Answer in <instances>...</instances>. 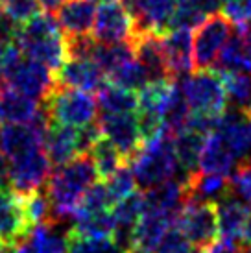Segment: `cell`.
I'll return each mask as SVG.
<instances>
[{"label":"cell","instance_id":"obj_23","mask_svg":"<svg viewBox=\"0 0 251 253\" xmlns=\"http://www.w3.org/2000/svg\"><path fill=\"white\" fill-rule=\"evenodd\" d=\"M174 224V220L157 212L144 211L140 216L139 224L135 227L133 235V248L142 253H155L159 242L163 240L165 233L170 229V225Z\"/></svg>","mask_w":251,"mask_h":253},{"label":"cell","instance_id":"obj_30","mask_svg":"<svg viewBox=\"0 0 251 253\" xmlns=\"http://www.w3.org/2000/svg\"><path fill=\"white\" fill-rule=\"evenodd\" d=\"M133 59H135V46L131 41L98 42L92 54V61L104 71L105 76Z\"/></svg>","mask_w":251,"mask_h":253},{"label":"cell","instance_id":"obj_26","mask_svg":"<svg viewBox=\"0 0 251 253\" xmlns=\"http://www.w3.org/2000/svg\"><path fill=\"white\" fill-rule=\"evenodd\" d=\"M39 107L41 106L37 104V100L4 85L0 113H2V120L6 124H30L39 111Z\"/></svg>","mask_w":251,"mask_h":253},{"label":"cell","instance_id":"obj_8","mask_svg":"<svg viewBox=\"0 0 251 253\" xmlns=\"http://www.w3.org/2000/svg\"><path fill=\"white\" fill-rule=\"evenodd\" d=\"M98 122H100L105 139L113 142V146L122 154L127 165H131V161L144 146L137 115H133V113H102Z\"/></svg>","mask_w":251,"mask_h":253},{"label":"cell","instance_id":"obj_59","mask_svg":"<svg viewBox=\"0 0 251 253\" xmlns=\"http://www.w3.org/2000/svg\"><path fill=\"white\" fill-rule=\"evenodd\" d=\"M222 2H227V0H222Z\"/></svg>","mask_w":251,"mask_h":253},{"label":"cell","instance_id":"obj_34","mask_svg":"<svg viewBox=\"0 0 251 253\" xmlns=\"http://www.w3.org/2000/svg\"><path fill=\"white\" fill-rule=\"evenodd\" d=\"M89 155H91L92 161H94V167H96V172L100 179L111 177L117 170L122 169L124 165H127L126 159L122 157V154H120L119 150L113 146V142L107 141L105 137H102V139L92 146Z\"/></svg>","mask_w":251,"mask_h":253},{"label":"cell","instance_id":"obj_15","mask_svg":"<svg viewBox=\"0 0 251 253\" xmlns=\"http://www.w3.org/2000/svg\"><path fill=\"white\" fill-rule=\"evenodd\" d=\"M113 220H115V233H113V240L119 244L124 252L133 248V235H135V227L139 224L140 216L144 212V198L142 192L135 190L131 196L119 202L111 209Z\"/></svg>","mask_w":251,"mask_h":253},{"label":"cell","instance_id":"obj_55","mask_svg":"<svg viewBox=\"0 0 251 253\" xmlns=\"http://www.w3.org/2000/svg\"><path fill=\"white\" fill-rule=\"evenodd\" d=\"M248 115L251 117V104H250V107H248Z\"/></svg>","mask_w":251,"mask_h":253},{"label":"cell","instance_id":"obj_57","mask_svg":"<svg viewBox=\"0 0 251 253\" xmlns=\"http://www.w3.org/2000/svg\"><path fill=\"white\" fill-rule=\"evenodd\" d=\"M104 2H113V0H104Z\"/></svg>","mask_w":251,"mask_h":253},{"label":"cell","instance_id":"obj_48","mask_svg":"<svg viewBox=\"0 0 251 253\" xmlns=\"http://www.w3.org/2000/svg\"><path fill=\"white\" fill-rule=\"evenodd\" d=\"M0 189H9V165L2 150H0Z\"/></svg>","mask_w":251,"mask_h":253},{"label":"cell","instance_id":"obj_36","mask_svg":"<svg viewBox=\"0 0 251 253\" xmlns=\"http://www.w3.org/2000/svg\"><path fill=\"white\" fill-rule=\"evenodd\" d=\"M225 85V92H227V100H229L233 107L244 109L251 104V74L250 72H223L220 74Z\"/></svg>","mask_w":251,"mask_h":253},{"label":"cell","instance_id":"obj_24","mask_svg":"<svg viewBox=\"0 0 251 253\" xmlns=\"http://www.w3.org/2000/svg\"><path fill=\"white\" fill-rule=\"evenodd\" d=\"M177 4H179V0H146L142 13L135 21L137 36L140 34L163 36L165 32H168V24H170V19H172Z\"/></svg>","mask_w":251,"mask_h":253},{"label":"cell","instance_id":"obj_42","mask_svg":"<svg viewBox=\"0 0 251 253\" xmlns=\"http://www.w3.org/2000/svg\"><path fill=\"white\" fill-rule=\"evenodd\" d=\"M69 253H126L113 239H82L69 233Z\"/></svg>","mask_w":251,"mask_h":253},{"label":"cell","instance_id":"obj_41","mask_svg":"<svg viewBox=\"0 0 251 253\" xmlns=\"http://www.w3.org/2000/svg\"><path fill=\"white\" fill-rule=\"evenodd\" d=\"M229 190L233 196L251 207V159L240 161L229 176Z\"/></svg>","mask_w":251,"mask_h":253},{"label":"cell","instance_id":"obj_33","mask_svg":"<svg viewBox=\"0 0 251 253\" xmlns=\"http://www.w3.org/2000/svg\"><path fill=\"white\" fill-rule=\"evenodd\" d=\"M21 198L22 212L24 218L28 222L30 229H34L41 224H48L54 222V212H52V204H50V198L46 194V189L42 187L39 190H34L30 194H24Z\"/></svg>","mask_w":251,"mask_h":253},{"label":"cell","instance_id":"obj_28","mask_svg":"<svg viewBox=\"0 0 251 253\" xmlns=\"http://www.w3.org/2000/svg\"><path fill=\"white\" fill-rule=\"evenodd\" d=\"M70 235L82 239H113L115 220L111 211L76 214L69 229Z\"/></svg>","mask_w":251,"mask_h":253},{"label":"cell","instance_id":"obj_11","mask_svg":"<svg viewBox=\"0 0 251 253\" xmlns=\"http://www.w3.org/2000/svg\"><path fill=\"white\" fill-rule=\"evenodd\" d=\"M6 87L15 89L17 92H22L34 100H44L56 87L54 72L42 63H37L30 57L22 56L19 63L13 67L6 78Z\"/></svg>","mask_w":251,"mask_h":253},{"label":"cell","instance_id":"obj_9","mask_svg":"<svg viewBox=\"0 0 251 253\" xmlns=\"http://www.w3.org/2000/svg\"><path fill=\"white\" fill-rule=\"evenodd\" d=\"M137 36V24L131 13L120 0L102 2L96 7L92 37L98 42H122L133 41Z\"/></svg>","mask_w":251,"mask_h":253},{"label":"cell","instance_id":"obj_2","mask_svg":"<svg viewBox=\"0 0 251 253\" xmlns=\"http://www.w3.org/2000/svg\"><path fill=\"white\" fill-rule=\"evenodd\" d=\"M17 44L22 56L42 63L56 74L69 59L67 36L54 15L39 13L28 22L21 24L17 34Z\"/></svg>","mask_w":251,"mask_h":253},{"label":"cell","instance_id":"obj_21","mask_svg":"<svg viewBox=\"0 0 251 253\" xmlns=\"http://www.w3.org/2000/svg\"><path fill=\"white\" fill-rule=\"evenodd\" d=\"M42 148L54 167H61L80 155L78 148V129L52 122L48 133L42 141Z\"/></svg>","mask_w":251,"mask_h":253},{"label":"cell","instance_id":"obj_10","mask_svg":"<svg viewBox=\"0 0 251 253\" xmlns=\"http://www.w3.org/2000/svg\"><path fill=\"white\" fill-rule=\"evenodd\" d=\"M52 174V163L44 148H39L32 154L13 159L9 165V189L19 196L30 194L34 190L46 187Z\"/></svg>","mask_w":251,"mask_h":253},{"label":"cell","instance_id":"obj_29","mask_svg":"<svg viewBox=\"0 0 251 253\" xmlns=\"http://www.w3.org/2000/svg\"><path fill=\"white\" fill-rule=\"evenodd\" d=\"M96 104L102 113H137L139 92L105 82L98 91Z\"/></svg>","mask_w":251,"mask_h":253},{"label":"cell","instance_id":"obj_44","mask_svg":"<svg viewBox=\"0 0 251 253\" xmlns=\"http://www.w3.org/2000/svg\"><path fill=\"white\" fill-rule=\"evenodd\" d=\"M2 9L13 19L19 26L34 19L35 15L41 13V2L39 0H0Z\"/></svg>","mask_w":251,"mask_h":253},{"label":"cell","instance_id":"obj_32","mask_svg":"<svg viewBox=\"0 0 251 253\" xmlns=\"http://www.w3.org/2000/svg\"><path fill=\"white\" fill-rule=\"evenodd\" d=\"M175 89V80H155L148 82L139 91V111L155 113L163 119V111Z\"/></svg>","mask_w":251,"mask_h":253},{"label":"cell","instance_id":"obj_1","mask_svg":"<svg viewBox=\"0 0 251 253\" xmlns=\"http://www.w3.org/2000/svg\"><path fill=\"white\" fill-rule=\"evenodd\" d=\"M94 161L89 154L78 155L72 161L65 163L50 174L46 183V194L52 204V212L56 222H69L72 225L74 214L80 209L85 192L92 183L98 181Z\"/></svg>","mask_w":251,"mask_h":253},{"label":"cell","instance_id":"obj_19","mask_svg":"<svg viewBox=\"0 0 251 253\" xmlns=\"http://www.w3.org/2000/svg\"><path fill=\"white\" fill-rule=\"evenodd\" d=\"M42 148V137L32 124H2L0 126V150L11 161Z\"/></svg>","mask_w":251,"mask_h":253},{"label":"cell","instance_id":"obj_39","mask_svg":"<svg viewBox=\"0 0 251 253\" xmlns=\"http://www.w3.org/2000/svg\"><path fill=\"white\" fill-rule=\"evenodd\" d=\"M111 207L113 204H111V198H109V192H107V187H105V181L104 179H98L85 192V196L82 200V204H80V209L76 211V214L111 211Z\"/></svg>","mask_w":251,"mask_h":253},{"label":"cell","instance_id":"obj_18","mask_svg":"<svg viewBox=\"0 0 251 253\" xmlns=\"http://www.w3.org/2000/svg\"><path fill=\"white\" fill-rule=\"evenodd\" d=\"M96 0H67L56 11V19L67 37L85 36L94 26Z\"/></svg>","mask_w":251,"mask_h":253},{"label":"cell","instance_id":"obj_20","mask_svg":"<svg viewBox=\"0 0 251 253\" xmlns=\"http://www.w3.org/2000/svg\"><path fill=\"white\" fill-rule=\"evenodd\" d=\"M216 211H218V229H220V239L229 240L233 244H240V233L244 227L246 220L251 214V207L238 200L233 194L223 196L220 202H216Z\"/></svg>","mask_w":251,"mask_h":253},{"label":"cell","instance_id":"obj_16","mask_svg":"<svg viewBox=\"0 0 251 253\" xmlns=\"http://www.w3.org/2000/svg\"><path fill=\"white\" fill-rule=\"evenodd\" d=\"M30 233L19 194L11 189H0V239L19 244Z\"/></svg>","mask_w":251,"mask_h":253},{"label":"cell","instance_id":"obj_46","mask_svg":"<svg viewBox=\"0 0 251 253\" xmlns=\"http://www.w3.org/2000/svg\"><path fill=\"white\" fill-rule=\"evenodd\" d=\"M19 28L21 26L0 7V46H6L9 42H15Z\"/></svg>","mask_w":251,"mask_h":253},{"label":"cell","instance_id":"obj_12","mask_svg":"<svg viewBox=\"0 0 251 253\" xmlns=\"http://www.w3.org/2000/svg\"><path fill=\"white\" fill-rule=\"evenodd\" d=\"M142 198H144V211L172 218L175 224V218L190 196H188L187 183L177 177H172L152 189L142 190Z\"/></svg>","mask_w":251,"mask_h":253},{"label":"cell","instance_id":"obj_14","mask_svg":"<svg viewBox=\"0 0 251 253\" xmlns=\"http://www.w3.org/2000/svg\"><path fill=\"white\" fill-rule=\"evenodd\" d=\"M54 78L56 85L85 92L100 91V87L107 82L104 71L92 59H78V57H69L61 69L54 74Z\"/></svg>","mask_w":251,"mask_h":253},{"label":"cell","instance_id":"obj_49","mask_svg":"<svg viewBox=\"0 0 251 253\" xmlns=\"http://www.w3.org/2000/svg\"><path fill=\"white\" fill-rule=\"evenodd\" d=\"M242 32V37H244V46H246V59H248V72L251 74V24L248 26H242L238 28Z\"/></svg>","mask_w":251,"mask_h":253},{"label":"cell","instance_id":"obj_35","mask_svg":"<svg viewBox=\"0 0 251 253\" xmlns=\"http://www.w3.org/2000/svg\"><path fill=\"white\" fill-rule=\"evenodd\" d=\"M188 117H190V107L187 104V98L181 91V85L175 82V89L168 100L167 107L163 111V124L172 135L179 133L187 127Z\"/></svg>","mask_w":251,"mask_h":253},{"label":"cell","instance_id":"obj_53","mask_svg":"<svg viewBox=\"0 0 251 253\" xmlns=\"http://www.w3.org/2000/svg\"><path fill=\"white\" fill-rule=\"evenodd\" d=\"M2 87L4 85H0V107H2ZM0 120H2V113H0Z\"/></svg>","mask_w":251,"mask_h":253},{"label":"cell","instance_id":"obj_52","mask_svg":"<svg viewBox=\"0 0 251 253\" xmlns=\"http://www.w3.org/2000/svg\"><path fill=\"white\" fill-rule=\"evenodd\" d=\"M0 253H17V242L0 239Z\"/></svg>","mask_w":251,"mask_h":253},{"label":"cell","instance_id":"obj_27","mask_svg":"<svg viewBox=\"0 0 251 253\" xmlns=\"http://www.w3.org/2000/svg\"><path fill=\"white\" fill-rule=\"evenodd\" d=\"M188 196L202 202L216 204L223 196H227L229 190V176L222 174H207V172H196L190 176L187 183Z\"/></svg>","mask_w":251,"mask_h":253},{"label":"cell","instance_id":"obj_6","mask_svg":"<svg viewBox=\"0 0 251 253\" xmlns=\"http://www.w3.org/2000/svg\"><path fill=\"white\" fill-rule=\"evenodd\" d=\"M175 225L187 235L196 250L209 246L220 237L216 204L188 198L185 207L175 218Z\"/></svg>","mask_w":251,"mask_h":253},{"label":"cell","instance_id":"obj_40","mask_svg":"<svg viewBox=\"0 0 251 253\" xmlns=\"http://www.w3.org/2000/svg\"><path fill=\"white\" fill-rule=\"evenodd\" d=\"M205 19H207V15L202 13L190 0H179L174 15L170 19L168 30H196Z\"/></svg>","mask_w":251,"mask_h":253},{"label":"cell","instance_id":"obj_54","mask_svg":"<svg viewBox=\"0 0 251 253\" xmlns=\"http://www.w3.org/2000/svg\"><path fill=\"white\" fill-rule=\"evenodd\" d=\"M242 253H251V246H248V248H242Z\"/></svg>","mask_w":251,"mask_h":253},{"label":"cell","instance_id":"obj_51","mask_svg":"<svg viewBox=\"0 0 251 253\" xmlns=\"http://www.w3.org/2000/svg\"><path fill=\"white\" fill-rule=\"evenodd\" d=\"M39 2H41V6L44 7L48 13H54V11H57L67 0H39Z\"/></svg>","mask_w":251,"mask_h":253},{"label":"cell","instance_id":"obj_4","mask_svg":"<svg viewBox=\"0 0 251 253\" xmlns=\"http://www.w3.org/2000/svg\"><path fill=\"white\" fill-rule=\"evenodd\" d=\"M192 113H203L210 117H222L227 109V92L222 76L214 71H198L196 74L175 80Z\"/></svg>","mask_w":251,"mask_h":253},{"label":"cell","instance_id":"obj_45","mask_svg":"<svg viewBox=\"0 0 251 253\" xmlns=\"http://www.w3.org/2000/svg\"><path fill=\"white\" fill-rule=\"evenodd\" d=\"M222 13L238 28L248 26L251 24V0H227Z\"/></svg>","mask_w":251,"mask_h":253},{"label":"cell","instance_id":"obj_22","mask_svg":"<svg viewBox=\"0 0 251 253\" xmlns=\"http://www.w3.org/2000/svg\"><path fill=\"white\" fill-rule=\"evenodd\" d=\"M237 165L238 159L225 144L222 135L216 131L207 135V141H205L202 157H200V170L207 172V174L231 176V172L237 169Z\"/></svg>","mask_w":251,"mask_h":253},{"label":"cell","instance_id":"obj_37","mask_svg":"<svg viewBox=\"0 0 251 253\" xmlns=\"http://www.w3.org/2000/svg\"><path fill=\"white\" fill-rule=\"evenodd\" d=\"M105 80H107L109 84L124 87V89H129V91H140V89L150 82V76H148V72L144 71V67H142L137 59H133L129 63L122 65L117 71H113L111 74H107Z\"/></svg>","mask_w":251,"mask_h":253},{"label":"cell","instance_id":"obj_38","mask_svg":"<svg viewBox=\"0 0 251 253\" xmlns=\"http://www.w3.org/2000/svg\"><path fill=\"white\" fill-rule=\"evenodd\" d=\"M104 181L107 192H109V198H111L113 207L127 196H131L137 189V179H135V174H133L129 165H124L122 169H119L111 177H107Z\"/></svg>","mask_w":251,"mask_h":253},{"label":"cell","instance_id":"obj_5","mask_svg":"<svg viewBox=\"0 0 251 253\" xmlns=\"http://www.w3.org/2000/svg\"><path fill=\"white\" fill-rule=\"evenodd\" d=\"M42 106L48 109L52 122L63 126L78 129L96 120L98 104L91 92L56 85L54 91L42 100Z\"/></svg>","mask_w":251,"mask_h":253},{"label":"cell","instance_id":"obj_3","mask_svg":"<svg viewBox=\"0 0 251 253\" xmlns=\"http://www.w3.org/2000/svg\"><path fill=\"white\" fill-rule=\"evenodd\" d=\"M129 167L140 190H148L175 177L179 172V163L175 157L174 135L167 127H163V131L155 139L148 141L142 146Z\"/></svg>","mask_w":251,"mask_h":253},{"label":"cell","instance_id":"obj_17","mask_svg":"<svg viewBox=\"0 0 251 253\" xmlns=\"http://www.w3.org/2000/svg\"><path fill=\"white\" fill-rule=\"evenodd\" d=\"M131 42L133 46H135V59L144 67V71L150 76V82L168 80L170 78L167 54H165V46H163V36H157V34H140Z\"/></svg>","mask_w":251,"mask_h":253},{"label":"cell","instance_id":"obj_50","mask_svg":"<svg viewBox=\"0 0 251 253\" xmlns=\"http://www.w3.org/2000/svg\"><path fill=\"white\" fill-rule=\"evenodd\" d=\"M240 244H242V248L251 246V214L248 216L244 227H242V233H240Z\"/></svg>","mask_w":251,"mask_h":253},{"label":"cell","instance_id":"obj_58","mask_svg":"<svg viewBox=\"0 0 251 253\" xmlns=\"http://www.w3.org/2000/svg\"><path fill=\"white\" fill-rule=\"evenodd\" d=\"M235 253H242V250H240V252H235Z\"/></svg>","mask_w":251,"mask_h":253},{"label":"cell","instance_id":"obj_43","mask_svg":"<svg viewBox=\"0 0 251 253\" xmlns=\"http://www.w3.org/2000/svg\"><path fill=\"white\" fill-rule=\"evenodd\" d=\"M155 253H198V250L187 239V235L175 224H172L170 229L165 233L163 240L159 242Z\"/></svg>","mask_w":251,"mask_h":253},{"label":"cell","instance_id":"obj_7","mask_svg":"<svg viewBox=\"0 0 251 253\" xmlns=\"http://www.w3.org/2000/svg\"><path fill=\"white\" fill-rule=\"evenodd\" d=\"M233 34V22L222 13L210 15L196 28L194 34V67L207 71L216 63L218 54Z\"/></svg>","mask_w":251,"mask_h":253},{"label":"cell","instance_id":"obj_13","mask_svg":"<svg viewBox=\"0 0 251 253\" xmlns=\"http://www.w3.org/2000/svg\"><path fill=\"white\" fill-rule=\"evenodd\" d=\"M163 46L172 80H181L192 74L196 69L192 30H168L163 34Z\"/></svg>","mask_w":251,"mask_h":253},{"label":"cell","instance_id":"obj_25","mask_svg":"<svg viewBox=\"0 0 251 253\" xmlns=\"http://www.w3.org/2000/svg\"><path fill=\"white\" fill-rule=\"evenodd\" d=\"M205 141H207V135L190 129V127H185L179 133L174 135L175 157L179 163V169L187 172L188 176L200 172V157H202Z\"/></svg>","mask_w":251,"mask_h":253},{"label":"cell","instance_id":"obj_47","mask_svg":"<svg viewBox=\"0 0 251 253\" xmlns=\"http://www.w3.org/2000/svg\"><path fill=\"white\" fill-rule=\"evenodd\" d=\"M190 2H192L202 13L210 17V15H214L220 11V2H222V0H190Z\"/></svg>","mask_w":251,"mask_h":253},{"label":"cell","instance_id":"obj_31","mask_svg":"<svg viewBox=\"0 0 251 253\" xmlns=\"http://www.w3.org/2000/svg\"><path fill=\"white\" fill-rule=\"evenodd\" d=\"M214 72H248V59H246V46L242 32L237 30L231 34L227 42L223 44L222 52L218 54L216 63L212 65Z\"/></svg>","mask_w":251,"mask_h":253},{"label":"cell","instance_id":"obj_56","mask_svg":"<svg viewBox=\"0 0 251 253\" xmlns=\"http://www.w3.org/2000/svg\"><path fill=\"white\" fill-rule=\"evenodd\" d=\"M250 137H251V117H250Z\"/></svg>","mask_w":251,"mask_h":253}]
</instances>
